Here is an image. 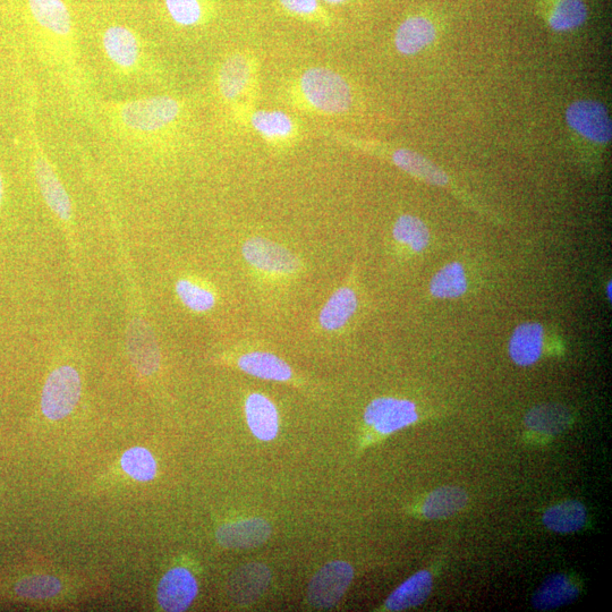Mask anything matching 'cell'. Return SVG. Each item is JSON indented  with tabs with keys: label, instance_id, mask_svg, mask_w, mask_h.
<instances>
[{
	"label": "cell",
	"instance_id": "ffe728a7",
	"mask_svg": "<svg viewBox=\"0 0 612 612\" xmlns=\"http://www.w3.org/2000/svg\"><path fill=\"white\" fill-rule=\"evenodd\" d=\"M432 584V575L429 572L421 571L414 574L389 595L385 605L386 609L404 611L419 607L429 598Z\"/></svg>",
	"mask_w": 612,
	"mask_h": 612
},
{
	"label": "cell",
	"instance_id": "8d00e7d4",
	"mask_svg": "<svg viewBox=\"0 0 612 612\" xmlns=\"http://www.w3.org/2000/svg\"><path fill=\"white\" fill-rule=\"evenodd\" d=\"M323 2H326L328 4H342L346 2V0H323Z\"/></svg>",
	"mask_w": 612,
	"mask_h": 612
},
{
	"label": "cell",
	"instance_id": "e0dca14e",
	"mask_svg": "<svg viewBox=\"0 0 612 612\" xmlns=\"http://www.w3.org/2000/svg\"><path fill=\"white\" fill-rule=\"evenodd\" d=\"M246 420L251 432L262 441L274 440L279 431L277 408L269 398L252 394L245 403Z\"/></svg>",
	"mask_w": 612,
	"mask_h": 612
},
{
	"label": "cell",
	"instance_id": "ac0fdd59",
	"mask_svg": "<svg viewBox=\"0 0 612 612\" xmlns=\"http://www.w3.org/2000/svg\"><path fill=\"white\" fill-rule=\"evenodd\" d=\"M270 580L271 574L265 565H245L233 574L229 592L235 601L245 605L258 599L268 588Z\"/></svg>",
	"mask_w": 612,
	"mask_h": 612
},
{
	"label": "cell",
	"instance_id": "7402d4cb",
	"mask_svg": "<svg viewBox=\"0 0 612 612\" xmlns=\"http://www.w3.org/2000/svg\"><path fill=\"white\" fill-rule=\"evenodd\" d=\"M469 501L467 493L458 487H441L425 498L422 514L428 520H444L461 512Z\"/></svg>",
	"mask_w": 612,
	"mask_h": 612
},
{
	"label": "cell",
	"instance_id": "ba28073f",
	"mask_svg": "<svg viewBox=\"0 0 612 612\" xmlns=\"http://www.w3.org/2000/svg\"><path fill=\"white\" fill-rule=\"evenodd\" d=\"M243 255L252 267L271 275L289 276L300 269V261L291 251L266 238L254 237L246 241Z\"/></svg>",
	"mask_w": 612,
	"mask_h": 612
},
{
	"label": "cell",
	"instance_id": "6da1fadb",
	"mask_svg": "<svg viewBox=\"0 0 612 612\" xmlns=\"http://www.w3.org/2000/svg\"><path fill=\"white\" fill-rule=\"evenodd\" d=\"M182 114L180 101L166 96L119 102L107 108L114 130L132 141H143L169 129Z\"/></svg>",
	"mask_w": 612,
	"mask_h": 612
},
{
	"label": "cell",
	"instance_id": "8fae6325",
	"mask_svg": "<svg viewBox=\"0 0 612 612\" xmlns=\"http://www.w3.org/2000/svg\"><path fill=\"white\" fill-rule=\"evenodd\" d=\"M197 594L198 583L189 569L176 567L161 578L157 598L165 611L182 612L190 608Z\"/></svg>",
	"mask_w": 612,
	"mask_h": 612
},
{
	"label": "cell",
	"instance_id": "7c38bea8",
	"mask_svg": "<svg viewBox=\"0 0 612 612\" xmlns=\"http://www.w3.org/2000/svg\"><path fill=\"white\" fill-rule=\"evenodd\" d=\"M102 47L110 63L123 72H132L141 65L140 41L130 29L121 25L108 28L102 36Z\"/></svg>",
	"mask_w": 612,
	"mask_h": 612
},
{
	"label": "cell",
	"instance_id": "2e32d148",
	"mask_svg": "<svg viewBox=\"0 0 612 612\" xmlns=\"http://www.w3.org/2000/svg\"><path fill=\"white\" fill-rule=\"evenodd\" d=\"M437 38V30L427 17L412 16L405 20L396 32V49L405 56L419 54Z\"/></svg>",
	"mask_w": 612,
	"mask_h": 612
},
{
	"label": "cell",
	"instance_id": "9c48e42d",
	"mask_svg": "<svg viewBox=\"0 0 612 612\" xmlns=\"http://www.w3.org/2000/svg\"><path fill=\"white\" fill-rule=\"evenodd\" d=\"M33 19L39 27L61 42L66 61H75L72 41V19L63 0H28Z\"/></svg>",
	"mask_w": 612,
	"mask_h": 612
},
{
	"label": "cell",
	"instance_id": "d4e9b609",
	"mask_svg": "<svg viewBox=\"0 0 612 612\" xmlns=\"http://www.w3.org/2000/svg\"><path fill=\"white\" fill-rule=\"evenodd\" d=\"M391 160L398 167L419 180L437 186L448 184L446 173L418 152L398 149L391 155Z\"/></svg>",
	"mask_w": 612,
	"mask_h": 612
},
{
	"label": "cell",
	"instance_id": "f546056e",
	"mask_svg": "<svg viewBox=\"0 0 612 612\" xmlns=\"http://www.w3.org/2000/svg\"><path fill=\"white\" fill-rule=\"evenodd\" d=\"M588 14L583 0H558L549 16V25L557 32L571 31L582 27Z\"/></svg>",
	"mask_w": 612,
	"mask_h": 612
},
{
	"label": "cell",
	"instance_id": "74e56055",
	"mask_svg": "<svg viewBox=\"0 0 612 612\" xmlns=\"http://www.w3.org/2000/svg\"><path fill=\"white\" fill-rule=\"evenodd\" d=\"M607 296H608L609 301H611V282H609L607 286Z\"/></svg>",
	"mask_w": 612,
	"mask_h": 612
},
{
	"label": "cell",
	"instance_id": "1f68e13d",
	"mask_svg": "<svg viewBox=\"0 0 612 612\" xmlns=\"http://www.w3.org/2000/svg\"><path fill=\"white\" fill-rule=\"evenodd\" d=\"M176 293L186 308L194 312H207L216 304L214 293L189 279L178 280Z\"/></svg>",
	"mask_w": 612,
	"mask_h": 612
},
{
	"label": "cell",
	"instance_id": "9a60e30c",
	"mask_svg": "<svg viewBox=\"0 0 612 612\" xmlns=\"http://www.w3.org/2000/svg\"><path fill=\"white\" fill-rule=\"evenodd\" d=\"M252 83V64L244 55L228 57L218 74V89L221 97L234 101L244 95Z\"/></svg>",
	"mask_w": 612,
	"mask_h": 612
},
{
	"label": "cell",
	"instance_id": "836d02e7",
	"mask_svg": "<svg viewBox=\"0 0 612 612\" xmlns=\"http://www.w3.org/2000/svg\"><path fill=\"white\" fill-rule=\"evenodd\" d=\"M166 7L173 21L183 27H192L202 19L199 0H166Z\"/></svg>",
	"mask_w": 612,
	"mask_h": 612
},
{
	"label": "cell",
	"instance_id": "30bf717a",
	"mask_svg": "<svg viewBox=\"0 0 612 612\" xmlns=\"http://www.w3.org/2000/svg\"><path fill=\"white\" fill-rule=\"evenodd\" d=\"M127 352L143 376H151L160 367V350L155 333L143 318H133L126 331Z\"/></svg>",
	"mask_w": 612,
	"mask_h": 612
},
{
	"label": "cell",
	"instance_id": "f1b7e54d",
	"mask_svg": "<svg viewBox=\"0 0 612 612\" xmlns=\"http://www.w3.org/2000/svg\"><path fill=\"white\" fill-rule=\"evenodd\" d=\"M393 235L398 243L407 245L414 252H422L430 243L429 228L423 221L412 215L397 219Z\"/></svg>",
	"mask_w": 612,
	"mask_h": 612
},
{
	"label": "cell",
	"instance_id": "52a82bcc",
	"mask_svg": "<svg viewBox=\"0 0 612 612\" xmlns=\"http://www.w3.org/2000/svg\"><path fill=\"white\" fill-rule=\"evenodd\" d=\"M419 420L416 406L407 399L382 397L374 399L364 413V421L381 435H391Z\"/></svg>",
	"mask_w": 612,
	"mask_h": 612
},
{
	"label": "cell",
	"instance_id": "4fadbf2b",
	"mask_svg": "<svg viewBox=\"0 0 612 612\" xmlns=\"http://www.w3.org/2000/svg\"><path fill=\"white\" fill-rule=\"evenodd\" d=\"M271 535V526L261 518H250L220 527L217 540L228 549H250L261 546Z\"/></svg>",
	"mask_w": 612,
	"mask_h": 612
},
{
	"label": "cell",
	"instance_id": "603a6c76",
	"mask_svg": "<svg viewBox=\"0 0 612 612\" xmlns=\"http://www.w3.org/2000/svg\"><path fill=\"white\" fill-rule=\"evenodd\" d=\"M237 364L243 372L259 379L283 382L292 378L291 367L274 354L266 352L244 354Z\"/></svg>",
	"mask_w": 612,
	"mask_h": 612
},
{
	"label": "cell",
	"instance_id": "83f0119b",
	"mask_svg": "<svg viewBox=\"0 0 612 612\" xmlns=\"http://www.w3.org/2000/svg\"><path fill=\"white\" fill-rule=\"evenodd\" d=\"M467 291L465 268L459 262H450L442 267L430 283V293L440 300H454Z\"/></svg>",
	"mask_w": 612,
	"mask_h": 612
},
{
	"label": "cell",
	"instance_id": "4316f807",
	"mask_svg": "<svg viewBox=\"0 0 612 612\" xmlns=\"http://www.w3.org/2000/svg\"><path fill=\"white\" fill-rule=\"evenodd\" d=\"M542 522L552 532L574 533L586 523V508L580 501L567 500L550 507L544 513Z\"/></svg>",
	"mask_w": 612,
	"mask_h": 612
},
{
	"label": "cell",
	"instance_id": "3957f363",
	"mask_svg": "<svg viewBox=\"0 0 612 612\" xmlns=\"http://www.w3.org/2000/svg\"><path fill=\"white\" fill-rule=\"evenodd\" d=\"M80 397V374L70 365H64L49 374L44 390H42V413L49 420H63L73 412Z\"/></svg>",
	"mask_w": 612,
	"mask_h": 612
},
{
	"label": "cell",
	"instance_id": "5bb4252c",
	"mask_svg": "<svg viewBox=\"0 0 612 612\" xmlns=\"http://www.w3.org/2000/svg\"><path fill=\"white\" fill-rule=\"evenodd\" d=\"M543 350V327L538 322L518 326L509 340L510 359L520 367H530L540 360Z\"/></svg>",
	"mask_w": 612,
	"mask_h": 612
},
{
	"label": "cell",
	"instance_id": "cb8c5ba5",
	"mask_svg": "<svg viewBox=\"0 0 612 612\" xmlns=\"http://www.w3.org/2000/svg\"><path fill=\"white\" fill-rule=\"evenodd\" d=\"M251 125L263 139L272 143L291 141L296 136L293 118L279 110H259L251 117Z\"/></svg>",
	"mask_w": 612,
	"mask_h": 612
},
{
	"label": "cell",
	"instance_id": "5b68a950",
	"mask_svg": "<svg viewBox=\"0 0 612 612\" xmlns=\"http://www.w3.org/2000/svg\"><path fill=\"white\" fill-rule=\"evenodd\" d=\"M354 569L345 561H333L313 576L308 599L313 607L329 609L343 598L353 581Z\"/></svg>",
	"mask_w": 612,
	"mask_h": 612
},
{
	"label": "cell",
	"instance_id": "8992f818",
	"mask_svg": "<svg viewBox=\"0 0 612 612\" xmlns=\"http://www.w3.org/2000/svg\"><path fill=\"white\" fill-rule=\"evenodd\" d=\"M566 121L584 139L607 144L612 138V124L605 106L599 101L578 100L566 110Z\"/></svg>",
	"mask_w": 612,
	"mask_h": 612
},
{
	"label": "cell",
	"instance_id": "4dcf8cb0",
	"mask_svg": "<svg viewBox=\"0 0 612 612\" xmlns=\"http://www.w3.org/2000/svg\"><path fill=\"white\" fill-rule=\"evenodd\" d=\"M122 467L126 474L140 482H149L155 479L157 463L148 449L133 447L122 456Z\"/></svg>",
	"mask_w": 612,
	"mask_h": 612
},
{
	"label": "cell",
	"instance_id": "e575fe53",
	"mask_svg": "<svg viewBox=\"0 0 612 612\" xmlns=\"http://www.w3.org/2000/svg\"><path fill=\"white\" fill-rule=\"evenodd\" d=\"M286 11L297 15H312L318 11V0H279Z\"/></svg>",
	"mask_w": 612,
	"mask_h": 612
},
{
	"label": "cell",
	"instance_id": "d6a6232c",
	"mask_svg": "<svg viewBox=\"0 0 612 612\" xmlns=\"http://www.w3.org/2000/svg\"><path fill=\"white\" fill-rule=\"evenodd\" d=\"M62 584L53 576H32L24 578L15 586L17 594L29 599H49L61 592Z\"/></svg>",
	"mask_w": 612,
	"mask_h": 612
},
{
	"label": "cell",
	"instance_id": "d590c367",
	"mask_svg": "<svg viewBox=\"0 0 612 612\" xmlns=\"http://www.w3.org/2000/svg\"><path fill=\"white\" fill-rule=\"evenodd\" d=\"M3 195H4V183H3L2 173H0V204H2Z\"/></svg>",
	"mask_w": 612,
	"mask_h": 612
},
{
	"label": "cell",
	"instance_id": "44dd1931",
	"mask_svg": "<svg viewBox=\"0 0 612 612\" xmlns=\"http://www.w3.org/2000/svg\"><path fill=\"white\" fill-rule=\"evenodd\" d=\"M572 424V414L563 405L541 404L532 408L525 416V425L542 435L556 436Z\"/></svg>",
	"mask_w": 612,
	"mask_h": 612
},
{
	"label": "cell",
	"instance_id": "7a4b0ae2",
	"mask_svg": "<svg viewBox=\"0 0 612 612\" xmlns=\"http://www.w3.org/2000/svg\"><path fill=\"white\" fill-rule=\"evenodd\" d=\"M299 93L304 104L320 114H344L353 101L351 85L325 67L306 70L299 80Z\"/></svg>",
	"mask_w": 612,
	"mask_h": 612
},
{
	"label": "cell",
	"instance_id": "d6986e66",
	"mask_svg": "<svg viewBox=\"0 0 612 612\" xmlns=\"http://www.w3.org/2000/svg\"><path fill=\"white\" fill-rule=\"evenodd\" d=\"M580 595V588L565 574L547 578L534 593L532 605L538 610H552L569 605Z\"/></svg>",
	"mask_w": 612,
	"mask_h": 612
},
{
	"label": "cell",
	"instance_id": "277c9868",
	"mask_svg": "<svg viewBox=\"0 0 612 612\" xmlns=\"http://www.w3.org/2000/svg\"><path fill=\"white\" fill-rule=\"evenodd\" d=\"M34 175L42 198L53 214L63 223H71L73 210L72 201L53 165H51L37 138H33Z\"/></svg>",
	"mask_w": 612,
	"mask_h": 612
},
{
	"label": "cell",
	"instance_id": "484cf974",
	"mask_svg": "<svg viewBox=\"0 0 612 612\" xmlns=\"http://www.w3.org/2000/svg\"><path fill=\"white\" fill-rule=\"evenodd\" d=\"M357 309V297L350 287L339 288L330 297L320 312V325L323 329L334 331L343 328L354 316Z\"/></svg>",
	"mask_w": 612,
	"mask_h": 612
}]
</instances>
